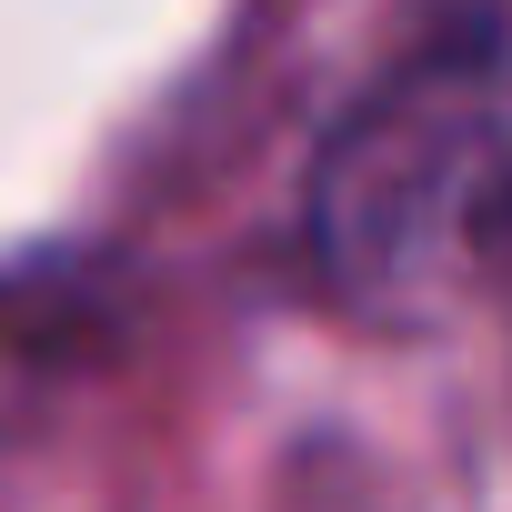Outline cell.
I'll return each mask as SVG.
<instances>
[{
  "mask_svg": "<svg viewBox=\"0 0 512 512\" xmlns=\"http://www.w3.org/2000/svg\"><path fill=\"white\" fill-rule=\"evenodd\" d=\"M302 231L322 282L362 312L462 282L512 231V11H452L352 101Z\"/></svg>",
  "mask_w": 512,
  "mask_h": 512,
  "instance_id": "6da1fadb",
  "label": "cell"
}]
</instances>
